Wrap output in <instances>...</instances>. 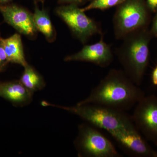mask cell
I'll list each match as a JSON object with an SVG mask.
<instances>
[{"label":"cell","instance_id":"7a4b0ae2","mask_svg":"<svg viewBox=\"0 0 157 157\" xmlns=\"http://www.w3.org/2000/svg\"><path fill=\"white\" fill-rule=\"evenodd\" d=\"M153 38L148 28L127 35L118 48L116 55L123 71L132 82L140 86L148 66L149 44Z\"/></svg>","mask_w":157,"mask_h":157},{"label":"cell","instance_id":"5bb4252c","mask_svg":"<svg viewBox=\"0 0 157 157\" xmlns=\"http://www.w3.org/2000/svg\"><path fill=\"white\" fill-rule=\"evenodd\" d=\"M24 68V70L19 80L31 93L33 94L45 87L44 79L33 67L28 64Z\"/></svg>","mask_w":157,"mask_h":157},{"label":"cell","instance_id":"8fae6325","mask_svg":"<svg viewBox=\"0 0 157 157\" xmlns=\"http://www.w3.org/2000/svg\"><path fill=\"white\" fill-rule=\"evenodd\" d=\"M33 94L20 81L1 82L0 97L17 105H25L32 100Z\"/></svg>","mask_w":157,"mask_h":157},{"label":"cell","instance_id":"8992f818","mask_svg":"<svg viewBox=\"0 0 157 157\" xmlns=\"http://www.w3.org/2000/svg\"><path fill=\"white\" fill-rule=\"evenodd\" d=\"M56 13L67 25L76 39L85 44L92 36L102 34L97 23L89 17L78 6L68 4L56 9Z\"/></svg>","mask_w":157,"mask_h":157},{"label":"cell","instance_id":"603a6c76","mask_svg":"<svg viewBox=\"0 0 157 157\" xmlns=\"http://www.w3.org/2000/svg\"><path fill=\"white\" fill-rule=\"evenodd\" d=\"M1 38V36H0V38Z\"/></svg>","mask_w":157,"mask_h":157},{"label":"cell","instance_id":"cb8c5ba5","mask_svg":"<svg viewBox=\"0 0 157 157\" xmlns=\"http://www.w3.org/2000/svg\"><path fill=\"white\" fill-rule=\"evenodd\" d=\"M0 83H1V82H0Z\"/></svg>","mask_w":157,"mask_h":157},{"label":"cell","instance_id":"52a82bcc","mask_svg":"<svg viewBox=\"0 0 157 157\" xmlns=\"http://www.w3.org/2000/svg\"><path fill=\"white\" fill-rule=\"evenodd\" d=\"M139 132L157 146V97L151 95L138 101L132 117Z\"/></svg>","mask_w":157,"mask_h":157},{"label":"cell","instance_id":"4fadbf2b","mask_svg":"<svg viewBox=\"0 0 157 157\" xmlns=\"http://www.w3.org/2000/svg\"><path fill=\"white\" fill-rule=\"evenodd\" d=\"M33 14L34 23L38 32L42 33L48 42H53L56 39V31L48 12L36 6Z\"/></svg>","mask_w":157,"mask_h":157},{"label":"cell","instance_id":"ba28073f","mask_svg":"<svg viewBox=\"0 0 157 157\" xmlns=\"http://www.w3.org/2000/svg\"><path fill=\"white\" fill-rule=\"evenodd\" d=\"M0 12L4 20L18 33L31 39L37 36V31L34 23L33 14L27 9L14 4L0 5Z\"/></svg>","mask_w":157,"mask_h":157},{"label":"cell","instance_id":"7402d4cb","mask_svg":"<svg viewBox=\"0 0 157 157\" xmlns=\"http://www.w3.org/2000/svg\"><path fill=\"white\" fill-rule=\"evenodd\" d=\"M33 1H35V2H43L44 0H33Z\"/></svg>","mask_w":157,"mask_h":157},{"label":"cell","instance_id":"6da1fadb","mask_svg":"<svg viewBox=\"0 0 157 157\" xmlns=\"http://www.w3.org/2000/svg\"><path fill=\"white\" fill-rule=\"evenodd\" d=\"M145 94L123 70H109L89 96L76 105L93 104L125 112L134 107Z\"/></svg>","mask_w":157,"mask_h":157},{"label":"cell","instance_id":"9a60e30c","mask_svg":"<svg viewBox=\"0 0 157 157\" xmlns=\"http://www.w3.org/2000/svg\"><path fill=\"white\" fill-rule=\"evenodd\" d=\"M125 1V0H92L88 6L81 9L84 12L93 9L105 10L118 6Z\"/></svg>","mask_w":157,"mask_h":157},{"label":"cell","instance_id":"2e32d148","mask_svg":"<svg viewBox=\"0 0 157 157\" xmlns=\"http://www.w3.org/2000/svg\"><path fill=\"white\" fill-rule=\"evenodd\" d=\"M0 38V73L6 70L9 63Z\"/></svg>","mask_w":157,"mask_h":157},{"label":"cell","instance_id":"277c9868","mask_svg":"<svg viewBox=\"0 0 157 157\" xmlns=\"http://www.w3.org/2000/svg\"><path fill=\"white\" fill-rule=\"evenodd\" d=\"M151 12L144 0H125L117 6L113 19L116 39L122 40L133 31L148 28Z\"/></svg>","mask_w":157,"mask_h":157},{"label":"cell","instance_id":"44dd1931","mask_svg":"<svg viewBox=\"0 0 157 157\" xmlns=\"http://www.w3.org/2000/svg\"><path fill=\"white\" fill-rule=\"evenodd\" d=\"M13 0H0V5L10 4Z\"/></svg>","mask_w":157,"mask_h":157},{"label":"cell","instance_id":"ffe728a7","mask_svg":"<svg viewBox=\"0 0 157 157\" xmlns=\"http://www.w3.org/2000/svg\"><path fill=\"white\" fill-rule=\"evenodd\" d=\"M151 81L154 85L157 86V65L152 73Z\"/></svg>","mask_w":157,"mask_h":157},{"label":"cell","instance_id":"9c48e42d","mask_svg":"<svg viewBox=\"0 0 157 157\" xmlns=\"http://www.w3.org/2000/svg\"><path fill=\"white\" fill-rule=\"evenodd\" d=\"M127 151L137 157H157L155 151L144 140L135 126L108 132Z\"/></svg>","mask_w":157,"mask_h":157},{"label":"cell","instance_id":"ac0fdd59","mask_svg":"<svg viewBox=\"0 0 157 157\" xmlns=\"http://www.w3.org/2000/svg\"><path fill=\"white\" fill-rule=\"evenodd\" d=\"M147 8L151 12L155 13L157 11V0H146Z\"/></svg>","mask_w":157,"mask_h":157},{"label":"cell","instance_id":"e0dca14e","mask_svg":"<svg viewBox=\"0 0 157 157\" xmlns=\"http://www.w3.org/2000/svg\"><path fill=\"white\" fill-rule=\"evenodd\" d=\"M153 37H157V11L153 19L151 29L150 30Z\"/></svg>","mask_w":157,"mask_h":157},{"label":"cell","instance_id":"d6986e66","mask_svg":"<svg viewBox=\"0 0 157 157\" xmlns=\"http://www.w3.org/2000/svg\"><path fill=\"white\" fill-rule=\"evenodd\" d=\"M86 0H58L60 4H74L78 6L79 4L84 2Z\"/></svg>","mask_w":157,"mask_h":157},{"label":"cell","instance_id":"3957f363","mask_svg":"<svg viewBox=\"0 0 157 157\" xmlns=\"http://www.w3.org/2000/svg\"><path fill=\"white\" fill-rule=\"evenodd\" d=\"M43 106H52L61 108L78 116L82 119L107 132L134 126L132 117L125 112L118 111L100 105L93 104L77 105L73 107L57 106L46 101H42Z\"/></svg>","mask_w":157,"mask_h":157},{"label":"cell","instance_id":"30bf717a","mask_svg":"<svg viewBox=\"0 0 157 157\" xmlns=\"http://www.w3.org/2000/svg\"><path fill=\"white\" fill-rule=\"evenodd\" d=\"M113 60L112 49L104 42L103 34L98 42L85 45L78 52L68 56L64 59L66 62H89L102 68L109 66Z\"/></svg>","mask_w":157,"mask_h":157},{"label":"cell","instance_id":"7c38bea8","mask_svg":"<svg viewBox=\"0 0 157 157\" xmlns=\"http://www.w3.org/2000/svg\"><path fill=\"white\" fill-rule=\"evenodd\" d=\"M5 52L9 63L17 64L24 67L28 63L26 60L21 37L15 33L6 39L1 38Z\"/></svg>","mask_w":157,"mask_h":157},{"label":"cell","instance_id":"5b68a950","mask_svg":"<svg viewBox=\"0 0 157 157\" xmlns=\"http://www.w3.org/2000/svg\"><path fill=\"white\" fill-rule=\"evenodd\" d=\"M75 145L79 156L120 157L112 142L101 132L87 124L78 127Z\"/></svg>","mask_w":157,"mask_h":157}]
</instances>
